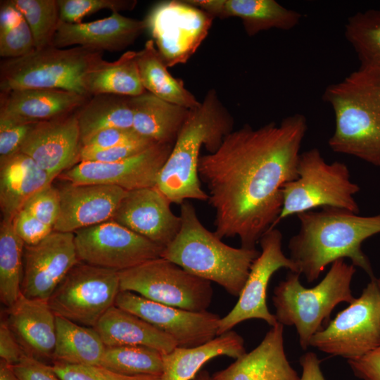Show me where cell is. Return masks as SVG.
<instances>
[{"label": "cell", "mask_w": 380, "mask_h": 380, "mask_svg": "<svg viewBox=\"0 0 380 380\" xmlns=\"http://www.w3.org/2000/svg\"><path fill=\"white\" fill-rule=\"evenodd\" d=\"M307 129L305 116L298 113L257 129L244 125L227 134L216 151L201 156L198 176L215 212L217 236H237L241 247L255 248L275 227L282 187L298 177Z\"/></svg>", "instance_id": "1"}, {"label": "cell", "mask_w": 380, "mask_h": 380, "mask_svg": "<svg viewBox=\"0 0 380 380\" xmlns=\"http://www.w3.org/2000/svg\"><path fill=\"white\" fill-rule=\"evenodd\" d=\"M297 216L300 229L289 240V258L297 273L303 274L308 283L317 280L327 265L346 258L370 278L374 277L362 243L380 233V213L360 216L347 210L325 207Z\"/></svg>", "instance_id": "2"}, {"label": "cell", "mask_w": 380, "mask_h": 380, "mask_svg": "<svg viewBox=\"0 0 380 380\" xmlns=\"http://www.w3.org/2000/svg\"><path fill=\"white\" fill-rule=\"evenodd\" d=\"M234 120L217 91L210 89L200 105L191 110L172 151L160 172L156 187L170 201H208L198 176L203 146L212 153L233 131Z\"/></svg>", "instance_id": "3"}, {"label": "cell", "mask_w": 380, "mask_h": 380, "mask_svg": "<svg viewBox=\"0 0 380 380\" xmlns=\"http://www.w3.org/2000/svg\"><path fill=\"white\" fill-rule=\"evenodd\" d=\"M322 99L335 117L330 148L380 167V75L360 67L326 87Z\"/></svg>", "instance_id": "4"}, {"label": "cell", "mask_w": 380, "mask_h": 380, "mask_svg": "<svg viewBox=\"0 0 380 380\" xmlns=\"http://www.w3.org/2000/svg\"><path fill=\"white\" fill-rule=\"evenodd\" d=\"M180 205V229L160 257L239 297L260 251L224 243L203 226L191 203L185 201Z\"/></svg>", "instance_id": "5"}, {"label": "cell", "mask_w": 380, "mask_h": 380, "mask_svg": "<svg viewBox=\"0 0 380 380\" xmlns=\"http://www.w3.org/2000/svg\"><path fill=\"white\" fill-rule=\"evenodd\" d=\"M355 272L354 265L339 259L312 288L304 287L300 274L291 271L274 288L272 302L276 319L284 326L295 327L302 349L310 346V338L323 329V324L337 305L355 300L350 284Z\"/></svg>", "instance_id": "6"}, {"label": "cell", "mask_w": 380, "mask_h": 380, "mask_svg": "<svg viewBox=\"0 0 380 380\" xmlns=\"http://www.w3.org/2000/svg\"><path fill=\"white\" fill-rule=\"evenodd\" d=\"M103 52L83 46H53L0 63L1 92L22 89H56L89 96L84 86L87 73L103 59Z\"/></svg>", "instance_id": "7"}, {"label": "cell", "mask_w": 380, "mask_h": 380, "mask_svg": "<svg viewBox=\"0 0 380 380\" xmlns=\"http://www.w3.org/2000/svg\"><path fill=\"white\" fill-rule=\"evenodd\" d=\"M298 177L284 184L282 209L277 223L290 215L317 208L331 207L359 213L354 195L360 191L350 179L348 166L341 162L327 163L313 148L300 154Z\"/></svg>", "instance_id": "8"}, {"label": "cell", "mask_w": 380, "mask_h": 380, "mask_svg": "<svg viewBox=\"0 0 380 380\" xmlns=\"http://www.w3.org/2000/svg\"><path fill=\"white\" fill-rule=\"evenodd\" d=\"M120 289L189 311H206L213 295L211 282L159 257L119 272Z\"/></svg>", "instance_id": "9"}, {"label": "cell", "mask_w": 380, "mask_h": 380, "mask_svg": "<svg viewBox=\"0 0 380 380\" xmlns=\"http://www.w3.org/2000/svg\"><path fill=\"white\" fill-rule=\"evenodd\" d=\"M370 279L360 296L312 336L310 346L348 360L380 346V293L376 277Z\"/></svg>", "instance_id": "10"}, {"label": "cell", "mask_w": 380, "mask_h": 380, "mask_svg": "<svg viewBox=\"0 0 380 380\" xmlns=\"http://www.w3.org/2000/svg\"><path fill=\"white\" fill-rule=\"evenodd\" d=\"M120 291L119 272L80 261L58 285L48 303L56 316L94 327L115 305Z\"/></svg>", "instance_id": "11"}, {"label": "cell", "mask_w": 380, "mask_h": 380, "mask_svg": "<svg viewBox=\"0 0 380 380\" xmlns=\"http://www.w3.org/2000/svg\"><path fill=\"white\" fill-rule=\"evenodd\" d=\"M167 68L186 63L206 38L214 18L187 1L156 4L144 19Z\"/></svg>", "instance_id": "12"}, {"label": "cell", "mask_w": 380, "mask_h": 380, "mask_svg": "<svg viewBox=\"0 0 380 380\" xmlns=\"http://www.w3.org/2000/svg\"><path fill=\"white\" fill-rule=\"evenodd\" d=\"M74 234L80 262L118 272L159 258L164 248L111 220Z\"/></svg>", "instance_id": "13"}, {"label": "cell", "mask_w": 380, "mask_h": 380, "mask_svg": "<svg viewBox=\"0 0 380 380\" xmlns=\"http://www.w3.org/2000/svg\"><path fill=\"white\" fill-rule=\"evenodd\" d=\"M261 251L254 260L246 284L232 310L218 324L217 336L236 324L251 319H259L270 326L277 324L274 315L267 305V289L272 276L281 268L297 272L296 267L282 251V234L277 229H268L259 241Z\"/></svg>", "instance_id": "14"}, {"label": "cell", "mask_w": 380, "mask_h": 380, "mask_svg": "<svg viewBox=\"0 0 380 380\" xmlns=\"http://www.w3.org/2000/svg\"><path fill=\"white\" fill-rule=\"evenodd\" d=\"M115 305L150 323L170 336L179 348H193L217 336L220 317L208 311L194 312L120 291Z\"/></svg>", "instance_id": "15"}, {"label": "cell", "mask_w": 380, "mask_h": 380, "mask_svg": "<svg viewBox=\"0 0 380 380\" xmlns=\"http://www.w3.org/2000/svg\"><path fill=\"white\" fill-rule=\"evenodd\" d=\"M173 144H155L145 151L113 163L80 162L60 178L75 184H106L126 191L156 186Z\"/></svg>", "instance_id": "16"}, {"label": "cell", "mask_w": 380, "mask_h": 380, "mask_svg": "<svg viewBox=\"0 0 380 380\" xmlns=\"http://www.w3.org/2000/svg\"><path fill=\"white\" fill-rule=\"evenodd\" d=\"M80 262L75 234L53 231L40 242L25 244L21 294L47 300L70 270Z\"/></svg>", "instance_id": "17"}, {"label": "cell", "mask_w": 380, "mask_h": 380, "mask_svg": "<svg viewBox=\"0 0 380 380\" xmlns=\"http://www.w3.org/2000/svg\"><path fill=\"white\" fill-rule=\"evenodd\" d=\"M77 112L36 123L20 148L55 178L80 163L82 144Z\"/></svg>", "instance_id": "18"}, {"label": "cell", "mask_w": 380, "mask_h": 380, "mask_svg": "<svg viewBox=\"0 0 380 380\" xmlns=\"http://www.w3.org/2000/svg\"><path fill=\"white\" fill-rule=\"evenodd\" d=\"M170 204L156 186L128 191L111 220L165 248L181 226Z\"/></svg>", "instance_id": "19"}, {"label": "cell", "mask_w": 380, "mask_h": 380, "mask_svg": "<svg viewBox=\"0 0 380 380\" xmlns=\"http://www.w3.org/2000/svg\"><path fill=\"white\" fill-rule=\"evenodd\" d=\"M58 191L60 212L53 230L72 233L111 220L127 191L113 185L70 182Z\"/></svg>", "instance_id": "20"}, {"label": "cell", "mask_w": 380, "mask_h": 380, "mask_svg": "<svg viewBox=\"0 0 380 380\" xmlns=\"http://www.w3.org/2000/svg\"><path fill=\"white\" fill-rule=\"evenodd\" d=\"M146 30L144 20L113 12L109 17L89 23L60 21L52 45L63 49L83 46L100 51H120L132 44Z\"/></svg>", "instance_id": "21"}, {"label": "cell", "mask_w": 380, "mask_h": 380, "mask_svg": "<svg viewBox=\"0 0 380 380\" xmlns=\"http://www.w3.org/2000/svg\"><path fill=\"white\" fill-rule=\"evenodd\" d=\"M56 318L47 300L20 294L7 308L4 320L25 355L44 362L52 360L56 341Z\"/></svg>", "instance_id": "22"}, {"label": "cell", "mask_w": 380, "mask_h": 380, "mask_svg": "<svg viewBox=\"0 0 380 380\" xmlns=\"http://www.w3.org/2000/svg\"><path fill=\"white\" fill-rule=\"evenodd\" d=\"M284 325L267 332L260 343L227 367L215 372L212 380H299L290 365L284 347Z\"/></svg>", "instance_id": "23"}, {"label": "cell", "mask_w": 380, "mask_h": 380, "mask_svg": "<svg viewBox=\"0 0 380 380\" xmlns=\"http://www.w3.org/2000/svg\"><path fill=\"white\" fill-rule=\"evenodd\" d=\"M191 4L214 18L231 17L241 20L248 37L271 29L290 30L296 27L302 15L275 0H190Z\"/></svg>", "instance_id": "24"}, {"label": "cell", "mask_w": 380, "mask_h": 380, "mask_svg": "<svg viewBox=\"0 0 380 380\" xmlns=\"http://www.w3.org/2000/svg\"><path fill=\"white\" fill-rule=\"evenodd\" d=\"M90 97L56 89L11 90L0 94V115L39 122L73 113Z\"/></svg>", "instance_id": "25"}, {"label": "cell", "mask_w": 380, "mask_h": 380, "mask_svg": "<svg viewBox=\"0 0 380 380\" xmlns=\"http://www.w3.org/2000/svg\"><path fill=\"white\" fill-rule=\"evenodd\" d=\"M55 179L20 151L0 158L2 220L13 221L26 202Z\"/></svg>", "instance_id": "26"}, {"label": "cell", "mask_w": 380, "mask_h": 380, "mask_svg": "<svg viewBox=\"0 0 380 380\" xmlns=\"http://www.w3.org/2000/svg\"><path fill=\"white\" fill-rule=\"evenodd\" d=\"M133 113L132 129L158 144H174L191 109L163 100L145 91L129 96Z\"/></svg>", "instance_id": "27"}, {"label": "cell", "mask_w": 380, "mask_h": 380, "mask_svg": "<svg viewBox=\"0 0 380 380\" xmlns=\"http://www.w3.org/2000/svg\"><path fill=\"white\" fill-rule=\"evenodd\" d=\"M94 328L106 346H142L158 350L162 354L177 347L170 336L115 305L108 309Z\"/></svg>", "instance_id": "28"}, {"label": "cell", "mask_w": 380, "mask_h": 380, "mask_svg": "<svg viewBox=\"0 0 380 380\" xmlns=\"http://www.w3.org/2000/svg\"><path fill=\"white\" fill-rule=\"evenodd\" d=\"M246 353L243 338L232 330L201 346L176 347L163 354L160 380H193L201 367L213 358L225 355L236 360Z\"/></svg>", "instance_id": "29"}, {"label": "cell", "mask_w": 380, "mask_h": 380, "mask_svg": "<svg viewBox=\"0 0 380 380\" xmlns=\"http://www.w3.org/2000/svg\"><path fill=\"white\" fill-rule=\"evenodd\" d=\"M136 59L140 80L146 91L191 110L200 105L201 102L186 88L183 81L170 73L151 39L146 42L142 49L137 51Z\"/></svg>", "instance_id": "30"}, {"label": "cell", "mask_w": 380, "mask_h": 380, "mask_svg": "<svg viewBox=\"0 0 380 380\" xmlns=\"http://www.w3.org/2000/svg\"><path fill=\"white\" fill-rule=\"evenodd\" d=\"M56 341L52 364L100 365L106 346L94 327L56 316Z\"/></svg>", "instance_id": "31"}, {"label": "cell", "mask_w": 380, "mask_h": 380, "mask_svg": "<svg viewBox=\"0 0 380 380\" xmlns=\"http://www.w3.org/2000/svg\"><path fill=\"white\" fill-rule=\"evenodd\" d=\"M136 56L137 51H127L115 61L103 60L84 77L87 94L136 96L144 93Z\"/></svg>", "instance_id": "32"}, {"label": "cell", "mask_w": 380, "mask_h": 380, "mask_svg": "<svg viewBox=\"0 0 380 380\" xmlns=\"http://www.w3.org/2000/svg\"><path fill=\"white\" fill-rule=\"evenodd\" d=\"M82 146L95 134L109 128L132 129L129 96L102 94L91 96L77 110Z\"/></svg>", "instance_id": "33"}, {"label": "cell", "mask_w": 380, "mask_h": 380, "mask_svg": "<svg viewBox=\"0 0 380 380\" xmlns=\"http://www.w3.org/2000/svg\"><path fill=\"white\" fill-rule=\"evenodd\" d=\"M25 243L15 233L13 221L0 224V299L7 308L21 294Z\"/></svg>", "instance_id": "34"}, {"label": "cell", "mask_w": 380, "mask_h": 380, "mask_svg": "<svg viewBox=\"0 0 380 380\" xmlns=\"http://www.w3.org/2000/svg\"><path fill=\"white\" fill-rule=\"evenodd\" d=\"M344 32L360 61V67L380 75V8L351 15L345 25Z\"/></svg>", "instance_id": "35"}, {"label": "cell", "mask_w": 380, "mask_h": 380, "mask_svg": "<svg viewBox=\"0 0 380 380\" xmlns=\"http://www.w3.org/2000/svg\"><path fill=\"white\" fill-rule=\"evenodd\" d=\"M100 365L127 376H161L163 354L142 346H106Z\"/></svg>", "instance_id": "36"}, {"label": "cell", "mask_w": 380, "mask_h": 380, "mask_svg": "<svg viewBox=\"0 0 380 380\" xmlns=\"http://www.w3.org/2000/svg\"><path fill=\"white\" fill-rule=\"evenodd\" d=\"M0 56L13 58L36 49L31 30L21 13L9 1H1Z\"/></svg>", "instance_id": "37"}, {"label": "cell", "mask_w": 380, "mask_h": 380, "mask_svg": "<svg viewBox=\"0 0 380 380\" xmlns=\"http://www.w3.org/2000/svg\"><path fill=\"white\" fill-rule=\"evenodd\" d=\"M27 21L36 49L53 46L60 20L57 0H9Z\"/></svg>", "instance_id": "38"}, {"label": "cell", "mask_w": 380, "mask_h": 380, "mask_svg": "<svg viewBox=\"0 0 380 380\" xmlns=\"http://www.w3.org/2000/svg\"><path fill=\"white\" fill-rule=\"evenodd\" d=\"M60 20L64 23H77L85 16L101 10L112 12L132 10L136 0H57Z\"/></svg>", "instance_id": "39"}, {"label": "cell", "mask_w": 380, "mask_h": 380, "mask_svg": "<svg viewBox=\"0 0 380 380\" xmlns=\"http://www.w3.org/2000/svg\"><path fill=\"white\" fill-rule=\"evenodd\" d=\"M54 372L62 380H160V376H127L101 365H74L53 363Z\"/></svg>", "instance_id": "40"}, {"label": "cell", "mask_w": 380, "mask_h": 380, "mask_svg": "<svg viewBox=\"0 0 380 380\" xmlns=\"http://www.w3.org/2000/svg\"><path fill=\"white\" fill-rule=\"evenodd\" d=\"M155 144L150 139L109 148L82 146L80 162L113 163L135 156Z\"/></svg>", "instance_id": "41"}, {"label": "cell", "mask_w": 380, "mask_h": 380, "mask_svg": "<svg viewBox=\"0 0 380 380\" xmlns=\"http://www.w3.org/2000/svg\"><path fill=\"white\" fill-rule=\"evenodd\" d=\"M23 208L53 229L60 212L58 189L52 184L46 186L32 196Z\"/></svg>", "instance_id": "42"}, {"label": "cell", "mask_w": 380, "mask_h": 380, "mask_svg": "<svg viewBox=\"0 0 380 380\" xmlns=\"http://www.w3.org/2000/svg\"><path fill=\"white\" fill-rule=\"evenodd\" d=\"M36 123L0 115V158L20 151L25 139Z\"/></svg>", "instance_id": "43"}, {"label": "cell", "mask_w": 380, "mask_h": 380, "mask_svg": "<svg viewBox=\"0 0 380 380\" xmlns=\"http://www.w3.org/2000/svg\"><path fill=\"white\" fill-rule=\"evenodd\" d=\"M13 226L17 235L26 245L40 242L53 231L51 227L43 223L23 208L13 218Z\"/></svg>", "instance_id": "44"}, {"label": "cell", "mask_w": 380, "mask_h": 380, "mask_svg": "<svg viewBox=\"0 0 380 380\" xmlns=\"http://www.w3.org/2000/svg\"><path fill=\"white\" fill-rule=\"evenodd\" d=\"M146 139L132 129L109 128L102 130L89 138L82 146L109 148L141 142Z\"/></svg>", "instance_id": "45"}, {"label": "cell", "mask_w": 380, "mask_h": 380, "mask_svg": "<svg viewBox=\"0 0 380 380\" xmlns=\"http://www.w3.org/2000/svg\"><path fill=\"white\" fill-rule=\"evenodd\" d=\"M13 368L20 380H62L51 365L27 355L13 365Z\"/></svg>", "instance_id": "46"}, {"label": "cell", "mask_w": 380, "mask_h": 380, "mask_svg": "<svg viewBox=\"0 0 380 380\" xmlns=\"http://www.w3.org/2000/svg\"><path fill=\"white\" fill-rule=\"evenodd\" d=\"M354 375L361 380H380V346L364 356L348 360Z\"/></svg>", "instance_id": "47"}, {"label": "cell", "mask_w": 380, "mask_h": 380, "mask_svg": "<svg viewBox=\"0 0 380 380\" xmlns=\"http://www.w3.org/2000/svg\"><path fill=\"white\" fill-rule=\"evenodd\" d=\"M26 355L5 320L0 323L1 360L15 365Z\"/></svg>", "instance_id": "48"}, {"label": "cell", "mask_w": 380, "mask_h": 380, "mask_svg": "<svg viewBox=\"0 0 380 380\" xmlns=\"http://www.w3.org/2000/svg\"><path fill=\"white\" fill-rule=\"evenodd\" d=\"M302 374L299 380H325L320 367L321 361L313 352L303 355L299 360Z\"/></svg>", "instance_id": "49"}, {"label": "cell", "mask_w": 380, "mask_h": 380, "mask_svg": "<svg viewBox=\"0 0 380 380\" xmlns=\"http://www.w3.org/2000/svg\"><path fill=\"white\" fill-rule=\"evenodd\" d=\"M0 380H20L15 373L13 365L0 360Z\"/></svg>", "instance_id": "50"}, {"label": "cell", "mask_w": 380, "mask_h": 380, "mask_svg": "<svg viewBox=\"0 0 380 380\" xmlns=\"http://www.w3.org/2000/svg\"><path fill=\"white\" fill-rule=\"evenodd\" d=\"M193 380H212L210 373L207 370H201Z\"/></svg>", "instance_id": "51"}, {"label": "cell", "mask_w": 380, "mask_h": 380, "mask_svg": "<svg viewBox=\"0 0 380 380\" xmlns=\"http://www.w3.org/2000/svg\"><path fill=\"white\" fill-rule=\"evenodd\" d=\"M376 282L380 293V277L379 278H376Z\"/></svg>", "instance_id": "52"}]
</instances>
